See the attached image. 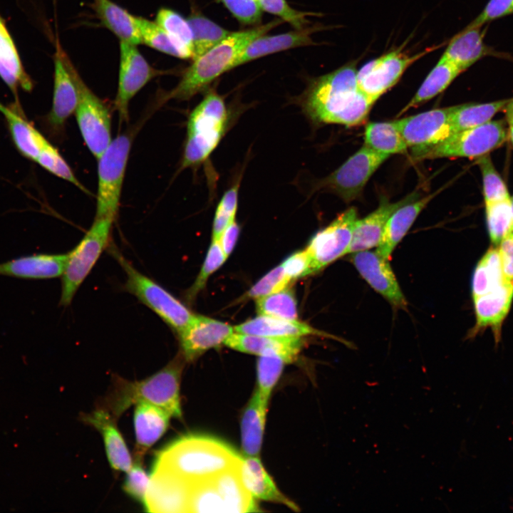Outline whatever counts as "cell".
<instances>
[{
  "label": "cell",
  "mask_w": 513,
  "mask_h": 513,
  "mask_svg": "<svg viewBox=\"0 0 513 513\" xmlns=\"http://www.w3.org/2000/svg\"><path fill=\"white\" fill-rule=\"evenodd\" d=\"M355 63L310 81L297 103L315 124L346 127L365 122L374 104L361 90Z\"/></svg>",
  "instance_id": "obj_1"
},
{
  "label": "cell",
  "mask_w": 513,
  "mask_h": 513,
  "mask_svg": "<svg viewBox=\"0 0 513 513\" xmlns=\"http://www.w3.org/2000/svg\"><path fill=\"white\" fill-rule=\"evenodd\" d=\"M241 458L233 447L222 440L189 433L158 451L152 468L171 471L192 484L237 467Z\"/></svg>",
  "instance_id": "obj_2"
},
{
  "label": "cell",
  "mask_w": 513,
  "mask_h": 513,
  "mask_svg": "<svg viewBox=\"0 0 513 513\" xmlns=\"http://www.w3.org/2000/svg\"><path fill=\"white\" fill-rule=\"evenodd\" d=\"M282 22L281 19H276L252 29L232 32L220 43L193 60L177 85L163 98V101L190 100L222 74L232 69L234 62L249 43Z\"/></svg>",
  "instance_id": "obj_3"
},
{
  "label": "cell",
  "mask_w": 513,
  "mask_h": 513,
  "mask_svg": "<svg viewBox=\"0 0 513 513\" xmlns=\"http://www.w3.org/2000/svg\"><path fill=\"white\" fill-rule=\"evenodd\" d=\"M184 358L178 355L153 375L138 381L118 378L109 406L113 417H119L132 405L145 402L157 405L171 417L180 418V385Z\"/></svg>",
  "instance_id": "obj_4"
},
{
  "label": "cell",
  "mask_w": 513,
  "mask_h": 513,
  "mask_svg": "<svg viewBox=\"0 0 513 513\" xmlns=\"http://www.w3.org/2000/svg\"><path fill=\"white\" fill-rule=\"evenodd\" d=\"M231 112L224 99L210 90L190 113L181 169L204 162L227 132Z\"/></svg>",
  "instance_id": "obj_5"
},
{
  "label": "cell",
  "mask_w": 513,
  "mask_h": 513,
  "mask_svg": "<svg viewBox=\"0 0 513 513\" xmlns=\"http://www.w3.org/2000/svg\"><path fill=\"white\" fill-rule=\"evenodd\" d=\"M110 245L109 251L126 274L124 289L135 296L178 333L194 314L160 284L137 270L113 245Z\"/></svg>",
  "instance_id": "obj_6"
},
{
  "label": "cell",
  "mask_w": 513,
  "mask_h": 513,
  "mask_svg": "<svg viewBox=\"0 0 513 513\" xmlns=\"http://www.w3.org/2000/svg\"><path fill=\"white\" fill-rule=\"evenodd\" d=\"M114 220L95 218L79 243L69 252L61 275L59 304L68 306L103 252L109 247Z\"/></svg>",
  "instance_id": "obj_7"
},
{
  "label": "cell",
  "mask_w": 513,
  "mask_h": 513,
  "mask_svg": "<svg viewBox=\"0 0 513 513\" xmlns=\"http://www.w3.org/2000/svg\"><path fill=\"white\" fill-rule=\"evenodd\" d=\"M507 140L506 122L489 120L481 125L458 131L433 146L412 150L415 160L442 157L479 158L499 147Z\"/></svg>",
  "instance_id": "obj_8"
},
{
  "label": "cell",
  "mask_w": 513,
  "mask_h": 513,
  "mask_svg": "<svg viewBox=\"0 0 513 513\" xmlns=\"http://www.w3.org/2000/svg\"><path fill=\"white\" fill-rule=\"evenodd\" d=\"M133 133L118 135L98 160V189L95 218L115 220L131 148Z\"/></svg>",
  "instance_id": "obj_9"
},
{
  "label": "cell",
  "mask_w": 513,
  "mask_h": 513,
  "mask_svg": "<svg viewBox=\"0 0 513 513\" xmlns=\"http://www.w3.org/2000/svg\"><path fill=\"white\" fill-rule=\"evenodd\" d=\"M65 59L78 90L74 112L78 125L86 145L98 159L112 141L110 114L105 104L82 80L66 53Z\"/></svg>",
  "instance_id": "obj_10"
},
{
  "label": "cell",
  "mask_w": 513,
  "mask_h": 513,
  "mask_svg": "<svg viewBox=\"0 0 513 513\" xmlns=\"http://www.w3.org/2000/svg\"><path fill=\"white\" fill-rule=\"evenodd\" d=\"M388 157L364 145L336 170L317 182L315 188L331 192L347 202L353 201Z\"/></svg>",
  "instance_id": "obj_11"
},
{
  "label": "cell",
  "mask_w": 513,
  "mask_h": 513,
  "mask_svg": "<svg viewBox=\"0 0 513 513\" xmlns=\"http://www.w3.org/2000/svg\"><path fill=\"white\" fill-rule=\"evenodd\" d=\"M434 49L432 47L413 56L392 51L368 61L357 71L359 88L374 103L398 82L411 64Z\"/></svg>",
  "instance_id": "obj_12"
},
{
  "label": "cell",
  "mask_w": 513,
  "mask_h": 513,
  "mask_svg": "<svg viewBox=\"0 0 513 513\" xmlns=\"http://www.w3.org/2000/svg\"><path fill=\"white\" fill-rule=\"evenodd\" d=\"M357 219V210L351 207L313 236L306 249L313 273L348 254Z\"/></svg>",
  "instance_id": "obj_13"
},
{
  "label": "cell",
  "mask_w": 513,
  "mask_h": 513,
  "mask_svg": "<svg viewBox=\"0 0 513 513\" xmlns=\"http://www.w3.org/2000/svg\"><path fill=\"white\" fill-rule=\"evenodd\" d=\"M160 71L153 68L136 45L120 41L118 86L114 108L120 122L129 119L128 105L130 100Z\"/></svg>",
  "instance_id": "obj_14"
},
{
  "label": "cell",
  "mask_w": 513,
  "mask_h": 513,
  "mask_svg": "<svg viewBox=\"0 0 513 513\" xmlns=\"http://www.w3.org/2000/svg\"><path fill=\"white\" fill-rule=\"evenodd\" d=\"M451 107L436 108L393 121L412 150L437 145L455 133Z\"/></svg>",
  "instance_id": "obj_15"
},
{
  "label": "cell",
  "mask_w": 513,
  "mask_h": 513,
  "mask_svg": "<svg viewBox=\"0 0 513 513\" xmlns=\"http://www.w3.org/2000/svg\"><path fill=\"white\" fill-rule=\"evenodd\" d=\"M58 41L54 55L53 93L52 107L42 120L50 135H61L67 119L75 112L78 103V90L65 59Z\"/></svg>",
  "instance_id": "obj_16"
},
{
  "label": "cell",
  "mask_w": 513,
  "mask_h": 513,
  "mask_svg": "<svg viewBox=\"0 0 513 513\" xmlns=\"http://www.w3.org/2000/svg\"><path fill=\"white\" fill-rule=\"evenodd\" d=\"M191 484L167 470L152 468L144 507L157 513L189 512Z\"/></svg>",
  "instance_id": "obj_17"
},
{
  "label": "cell",
  "mask_w": 513,
  "mask_h": 513,
  "mask_svg": "<svg viewBox=\"0 0 513 513\" xmlns=\"http://www.w3.org/2000/svg\"><path fill=\"white\" fill-rule=\"evenodd\" d=\"M234 331V327L228 323L194 314L177 333L181 355L185 361H194L208 350L224 344Z\"/></svg>",
  "instance_id": "obj_18"
},
{
  "label": "cell",
  "mask_w": 513,
  "mask_h": 513,
  "mask_svg": "<svg viewBox=\"0 0 513 513\" xmlns=\"http://www.w3.org/2000/svg\"><path fill=\"white\" fill-rule=\"evenodd\" d=\"M352 262L361 276L396 308L405 309L407 301L388 259L368 250L353 253Z\"/></svg>",
  "instance_id": "obj_19"
},
{
  "label": "cell",
  "mask_w": 513,
  "mask_h": 513,
  "mask_svg": "<svg viewBox=\"0 0 513 513\" xmlns=\"http://www.w3.org/2000/svg\"><path fill=\"white\" fill-rule=\"evenodd\" d=\"M513 300V283L506 280L491 291L473 298L476 323L472 336L491 328L496 342L501 336L502 325Z\"/></svg>",
  "instance_id": "obj_20"
},
{
  "label": "cell",
  "mask_w": 513,
  "mask_h": 513,
  "mask_svg": "<svg viewBox=\"0 0 513 513\" xmlns=\"http://www.w3.org/2000/svg\"><path fill=\"white\" fill-rule=\"evenodd\" d=\"M304 341L301 337L279 338L234 332L224 345L232 349L257 356L277 355L287 363L296 360Z\"/></svg>",
  "instance_id": "obj_21"
},
{
  "label": "cell",
  "mask_w": 513,
  "mask_h": 513,
  "mask_svg": "<svg viewBox=\"0 0 513 513\" xmlns=\"http://www.w3.org/2000/svg\"><path fill=\"white\" fill-rule=\"evenodd\" d=\"M237 472L244 487L255 499L276 502L299 510L298 506L278 489L258 456H242Z\"/></svg>",
  "instance_id": "obj_22"
},
{
  "label": "cell",
  "mask_w": 513,
  "mask_h": 513,
  "mask_svg": "<svg viewBox=\"0 0 513 513\" xmlns=\"http://www.w3.org/2000/svg\"><path fill=\"white\" fill-rule=\"evenodd\" d=\"M418 194L413 193L395 202L383 200L375 211L364 218L358 219L348 254L368 250L378 246L385 224L391 214L400 206L418 199Z\"/></svg>",
  "instance_id": "obj_23"
},
{
  "label": "cell",
  "mask_w": 513,
  "mask_h": 513,
  "mask_svg": "<svg viewBox=\"0 0 513 513\" xmlns=\"http://www.w3.org/2000/svg\"><path fill=\"white\" fill-rule=\"evenodd\" d=\"M67 257L68 253L20 256L0 263V275L26 279L56 278L62 275Z\"/></svg>",
  "instance_id": "obj_24"
},
{
  "label": "cell",
  "mask_w": 513,
  "mask_h": 513,
  "mask_svg": "<svg viewBox=\"0 0 513 513\" xmlns=\"http://www.w3.org/2000/svg\"><path fill=\"white\" fill-rule=\"evenodd\" d=\"M12 142L19 152L31 161H36L47 139L27 120L21 104L5 105L0 102Z\"/></svg>",
  "instance_id": "obj_25"
},
{
  "label": "cell",
  "mask_w": 513,
  "mask_h": 513,
  "mask_svg": "<svg viewBox=\"0 0 513 513\" xmlns=\"http://www.w3.org/2000/svg\"><path fill=\"white\" fill-rule=\"evenodd\" d=\"M319 26L295 29L274 36L262 35L249 43L234 62L233 68L266 55L299 46L314 44L311 35Z\"/></svg>",
  "instance_id": "obj_26"
},
{
  "label": "cell",
  "mask_w": 513,
  "mask_h": 513,
  "mask_svg": "<svg viewBox=\"0 0 513 513\" xmlns=\"http://www.w3.org/2000/svg\"><path fill=\"white\" fill-rule=\"evenodd\" d=\"M82 420L101 434L111 467L117 471L127 472L132 467V457L121 433L115 425L114 417L108 410L98 409L84 415Z\"/></svg>",
  "instance_id": "obj_27"
},
{
  "label": "cell",
  "mask_w": 513,
  "mask_h": 513,
  "mask_svg": "<svg viewBox=\"0 0 513 513\" xmlns=\"http://www.w3.org/2000/svg\"><path fill=\"white\" fill-rule=\"evenodd\" d=\"M171 415L164 409L145 402L135 404L133 415L136 440L135 458L145 452L166 432Z\"/></svg>",
  "instance_id": "obj_28"
},
{
  "label": "cell",
  "mask_w": 513,
  "mask_h": 513,
  "mask_svg": "<svg viewBox=\"0 0 513 513\" xmlns=\"http://www.w3.org/2000/svg\"><path fill=\"white\" fill-rule=\"evenodd\" d=\"M0 78L14 95L15 103L20 104L19 89L31 91L33 82L26 72L14 42L6 23L0 14Z\"/></svg>",
  "instance_id": "obj_29"
},
{
  "label": "cell",
  "mask_w": 513,
  "mask_h": 513,
  "mask_svg": "<svg viewBox=\"0 0 513 513\" xmlns=\"http://www.w3.org/2000/svg\"><path fill=\"white\" fill-rule=\"evenodd\" d=\"M436 193L415 199L398 207L388 219L377 252L389 259L398 244L408 232L415 220Z\"/></svg>",
  "instance_id": "obj_30"
},
{
  "label": "cell",
  "mask_w": 513,
  "mask_h": 513,
  "mask_svg": "<svg viewBox=\"0 0 513 513\" xmlns=\"http://www.w3.org/2000/svg\"><path fill=\"white\" fill-rule=\"evenodd\" d=\"M492 52L484 43L481 27L467 26L450 41L442 56L463 72Z\"/></svg>",
  "instance_id": "obj_31"
},
{
  "label": "cell",
  "mask_w": 513,
  "mask_h": 513,
  "mask_svg": "<svg viewBox=\"0 0 513 513\" xmlns=\"http://www.w3.org/2000/svg\"><path fill=\"white\" fill-rule=\"evenodd\" d=\"M235 332L257 336L291 338L321 333L298 320H289L266 315L249 319L234 327Z\"/></svg>",
  "instance_id": "obj_32"
},
{
  "label": "cell",
  "mask_w": 513,
  "mask_h": 513,
  "mask_svg": "<svg viewBox=\"0 0 513 513\" xmlns=\"http://www.w3.org/2000/svg\"><path fill=\"white\" fill-rule=\"evenodd\" d=\"M269 403L256 389L241 420V441L244 456H259L265 428Z\"/></svg>",
  "instance_id": "obj_33"
},
{
  "label": "cell",
  "mask_w": 513,
  "mask_h": 513,
  "mask_svg": "<svg viewBox=\"0 0 513 513\" xmlns=\"http://www.w3.org/2000/svg\"><path fill=\"white\" fill-rule=\"evenodd\" d=\"M93 6L101 23L120 41L142 43L136 16L110 0H93Z\"/></svg>",
  "instance_id": "obj_34"
},
{
  "label": "cell",
  "mask_w": 513,
  "mask_h": 513,
  "mask_svg": "<svg viewBox=\"0 0 513 513\" xmlns=\"http://www.w3.org/2000/svg\"><path fill=\"white\" fill-rule=\"evenodd\" d=\"M211 480L225 505L227 512L257 511L256 499L244 487L237 467L224 471Z\"/></svg>",
  "instance_id": "obj_35"
},
{
  "label": "cell",
  "mask_w": 513,
  "mask_h": 513,
  "mask_svg": "<svg viewBox=\"0 0 513 513\" xmlns=\"http://www.w3.org/2000/svg\"><path fill=\"white\" fill-rule=\"evenodd\" d=\"M462 71L442 56L402 113L424 104L444 91Z\"/></svg>",
  "instance_id": "obj_36"
},
{
  "label": "cell",
  "mask_w": 513,
  "mask_h": 513,
  "mask_svg": "<svg viewBox=\"0 0 513 513\" xmlns=\"http://www.w3.org/2000/svg\"><path fill=\"white\" fill-rule=\"evenodd\" d=\"M509 99L485 103H465L452 106L450 121L455 133L481 125L504 110Z\"/></svg>",
  "instance_id": "obj_37"
},
{
  "label": "cell",
  "mask_w": 513,
  "mask_h": 513,
  "mask_svg": "<svg viewBox=\"0 0 513 513\" xmlns=\"http://www.w3.org/2000/svg\"><path fill=\"white\" fill-rule=\"evenodd\" d=\"M365 145L388 155L404 153L407 145L393 122H371L366 125L364 133Z\"/></svg>",
  "instance_id": "obj_38"
},
{
  "label": "cell",
  "mask_w": 513,
  "mask_h": 513,
  "mask_svg": "<svg viewBox=\"0 0 513 513\" xmlns=\"http://www.w3.org/2000/svg\"><path fill=\"white\" fill-rule=\"evenodd\" d=\"M506 280L498 249L491 247L478 261L473 271L472 298L487 293Z\"/></svg>",
  "instance_id": "obj_39"
},
{
  "label": "cell",
  "mask_w": 513,
  "mask_h": 513,
  "mask_svg": "<svg viewBox=\"0 0 513 513\" xmlns=\"http://www.w3.org/2000/svg\"><path fill=\"white\" fill-rule=\"evenodd\" d=\"M193 35V58L200 57L227 38L232 32L200 13L187 19Z\"/></svg>",
  "instance_id": "obj_40"
},
{
  "label": "cell",
  "mask_w": 513,
  "mask_h": 513,
  "mask_svg": "<svg viewBox=\"0 0 513 513\" xmlns=\"http://www.w3.org/2000/svg\"><path fill=\"white\" fill-rule=\"evenodd\" d=\"M156 22L182 50L187 58L192 59L193 35L187 20L172 9L162 8L157 14Z\"/></svg>",
  "instance_id": "obj_41"
},
{
  "label": "cell",
  "mask_w": 513,
  "mask_h": 513,
  "mask_svg": "<svg viewBox=\"0 0 513 513\" xmlns=\"http://www.w3.org/2000/svg\"><path fill=\"white\" fill-rule=\"evenodd\" d=\"M259 315L297 320V303L294 291L285 289L256 299Z\"/></svg>",
  "instance_id": "obj_42"
},
{
  "label": "cell",
  "mask_w": 513,
  "mask_h": 513,
  "mask_svg": "<svg viewBox=\"0 0 513 513\" xmlns=\"http://www.w3.org/2000/svg\"><path fill=\"white\" fill-rule=\"evenodd\" d=\"M488 234L491 242L498 245L513 232L510 200L484 204Z\"/></svg>",
  "instance_id": "obj_43"
},
{
  "label": "cell",
  "mask_w": 513,
  "mask_h": 513,
  "mask_svg": "<svg viewBox=\"0 0 513 513\" xmlns=\"http://www.w3.org/2000/svg\"><path fill=\"white\" fill-rule=\"evenodd\" d=\"M136 18L142 43L168 55L187 59L182 50L156 21Z\"/></svg>",
  "instance_id": "obj_44"
},
{
  "label": "cell",
  "mask_w": 513,
  "mask_h": 513,
  "mask_svg": "<svg viewBox=\"0 0 513 513\" xmlns=\"http://www.w3.org/2000/svg\"><path fill=\"white\" fill-rule=\"evenodd\" d=\"M189 512H227L211 478L191 484Z\"/></svg>",
  "instance_id": "obj_45"
},
{
  "label": "cell",
  "mask_w": 513,
  "mask_h": 513,
  "mask_svg": "<svg viewBox=\"0 0 513 513\" xmlns=\"http://www.w3.org/2000/svg\"><path fill=\"white\" fill-rule=\"evenodd\" d=\"M286 364L287 362L277 355L259 356L256 365V390L264 401L269 403Z\"/></svg>",
  "instance_id": "obj_46"
},
{
  "label": "cell",
  "mask_w": 513,
  "mask_h": 513,
  "mask_svg": "<svg viewBox=\"0 0 513 513\" xmlns=\"http://www.w3.org/2000/svg\"><path fill=\"white\" fill-rule=\"evenodd\" d=\"M477 164L482 173L484 204L510 200L507 187L489 154L477 158Z\"/></svg>",
  "instance_id": "obj_47"
},
{
  "label": "cell",
  "mask_w": 513,
  "mask_h": 513,
  "mask_svg": "<svg viewBox=\"0 0 513 513\" xmlns=\"http://www.w3.org/2000/svg\"><path fill=\"white\" fill-rule=\"evenodd\" d=\"M36 162L51 174L72 183L86 194H90V192L77 179L58 150L48 140L42 147Z\"/></svg>",
  "instance_id": "obj_48"
},
{
  "label": "cell",
  "mask_w": 513,
  "mask_h": 513,
  "mask_svg": "<svg viewBox=\"0 0 513 513\" xmlns=\"http://www.w3.org/2000/svg\"><path fill=\"white\" fill-rule=\"evenodd\" d=\"M240 180L232 185L221 198L214 214L212 239L218 240L224 230L235 220L238 207Z\"/></svg>",
  "instance_id": "obj_49"
},
{
  "label": "cell",
  "mask_w": 513,
  "mask_h": 513,
  "mask_svg": "<svg viewBox=\"0 0 513 513\" xmlns=\"http://www.w3.org/2000/svg\"><path fill=\"white\" fill-rule=\"evenodd\" d=\"M227 256L224 253L218 240H212L204 261L194 284L188 289L185 294L187 301L192 302L197 294L205 286L206 283L215 271H217L226 261Z\"/></svg>",
  "instance_id": "obj_50"
},
{
  "label": "cell",
  "mask_w": 513,
  "mask_h": 513,
  "mask_svg": "<svg viewBox=\"0 0 513 513\" xmlns=\"http://www.w3.org/2000/svg\"><path fill=\"white\" fill-rule=\"evenodd\" d=\"M262 11L274 14L283 21L291 25L295 29H302L307 27L309 21L308 16H313L314 13L304 12L291 8L286 0H258Z\"/></svg>",
  "instance_id": "obj_51"
},
{
  "label": "cell",
  "mask_w": 513,
  "mask_h": 513,
  "mask_svg": "<svg viewBox=\"0 0 513 513\" xmlns=\"http://www.w3.org/2000/svg\"><path fill=\"white\" fill-rule=\"evenodd\" d=\"M281 264L271 269L259 279L246 294V298L259 299L281 291L291 281Z\"/></svg>",
  "instance_id": "obj_52"
},
{
  "label": "cell",
  "mask_w": 513,
  "mask_h": 513,
  "mask_svg": "<svg viewBox=\"0 0 513 513\" xmlns=\"http://www.w3.org/2000/svg\"><path fill=\"white\" fill-rule=\"evenodd\" d=\"M150 476L141 465V459L135 458L130 469L127 472L123 490L135 500L144 504Z\"/></svg>",
  "instance_id": "obj_53"
},
{
  "label": "cell",
  "mask_w": 513,
  "mask_h": 513,
  "mask_svg": "<svg viewBox=\"0 0 513 513\" xmlns=\"http://www.w3.org/2000/svg\"><path fill=\"white\" fill-rule=\"evenodd\" d=\"M241 24L251 25L260 21L262 9L258 0H218Z\"/></svg>",
  "instance_id": "obj_54"
},
{
  "label": "cell",
  "mask_w": 513,
  "mask_h": 513,
  "mask_svg": "<svg viewBox=\"0 0 513 513\" xmlns=\"http://www.w3.org/2000/svg\"><path fill=\"white\" fill-rule=\"evenodd\" d=\"M511 14H513V0H489L468 26L482 27L486 23Z\"/></svg>",
  "instance_id": "obj_55"
},
{
  "label": "cell",
  "mask_w": 513,
  "mask_h": 513,
  "mask_svg": "<svg viewBox=\"0 0 513 513\" xmlns=\"http://www.w3.org/2000/svg\"><path fill=\"white\" fill-rule=\"evenodd\" d=\"M281 265L291 280L313 273L311 259L306 249L294 253L286 258Z\"/></svg>",
  "instance_id": "obj_56"
},
{
  "label": "cell",
  "mask_w": 513,
  "mask_h": 513,
  "mask_svg": "<svg viewBox=\"0 0 513 513\" xmlns=\"http://www.w3.org/2000/svg\"><path fill=\"white\" fill-rule=\"evenodd\" d=\"M498 248L504 278L513 283V232L505 237Z\"/></svg>",
  "instance_id": "obj_57"
},
{
  "label": "cell",
  "mask_w": 513,
  "mask_h": 513,
  "mask_svg": "<svg viewBox=\"0 0 513 513\" xmlns=\"http://www.w3.org/2000/svg\"><path fill=\"white\" fill-rule=\"evenodd\" d=\"M239 232L240 227L234 220L224 230L219 238V243L227 257H228L233 251Z\"/></svg>",
  "instance_id": "obj_58"
},
{
  "label": "cell",
  "mask_w": 513,
  "mask_h": 513,
  "mask_svg": "<svg viewBox=\"0 0 513 513\" xmlns=\"http://www.w3.org/2000/svg\"><path fill=\"white\" fill-rule=\"evenodd\" d=\"M504 110L506 113V122L509 125H513V98L509 99Z\"/></svg>",
  "instance_id": "obj_59"
},
{
  "label": "cell",
  "mask_w": 513,
  "mask_h": 513,
  "mask_svg": "<svg viewBox=\"0 0 513 513\" xmlns=\"http://www.w3.org/2000/svg\"><path fill=\"white\" fill-rule=\"evenodd\" d=\"M507 140L513 147V125H509L507 129Z\"/></svg>",
  "instance_id": "obj_60"
},
{
  "label": "cell",
  "mask_w": 513,
  "mask_h": 513,
  "mask_svg": "<svg viewBox=\"0 0 513 513\" xmlns=\"http://www.w3.org/2000/svg\"><path fill=\"white\" fill-rule=\"evenodd\" d=\"M510 203H511V208L512 212V216H513V195L510 197Z\"/></svg>",
  "instance_id": "obj_61"
}]
</instances>
